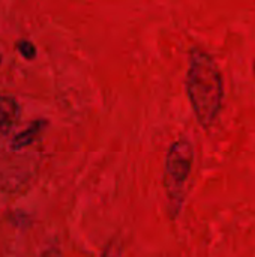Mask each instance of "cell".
<instances>
[{
	"mask_svg": "<svg viewBox=\"0 0 255 257\" xmlns=\"http://www.w3.org/2000/svg\"><path fill=\"white\" fill-rule=\"evenodd\" d=\"M186 93L198 123L209 130L222 108L224 81L213 57L200 47L189 51Z\"/></svg>",
	"mask_w": 255,
	"mask_h": 257,
	"instance_id": "cell-1",
	"label": "cell"
},
{
	"mask_svg": "<svg viewBox=\"0 0 255 257\" xmlns=\"http://www.w3.org/2000/svg\"><path fill=\"white\" fill-rule=\"evenodd\" d=\"M0 65H2V56H0Z\"/></svg>",
	"mask_w": 255,
	"mask_h": 257,
	"instance_id": "cell-8",
	"label": "cell"
},
{
	"mask_svg": "<svg viewBox=\"0 0 255 257\" xmlns=\"http://www.w3.org/2000/svg\"><path fill=\"white\" fill-rule=\"evenodd\" d=\"M20 116V105L15 98L0 95V134L6 136L15 126Z\"/></svg>",
	"mask_w": 255,
	"mask_h": 257,
	"instance_id": "cell-3",
	"label": "cell"
},
{
	"mask_svg": "<svg viewBox=\"0 0 255 257\" xmlns=\"http://www.w3.org/2000/svg\"><path fill=\"white\" fill-rule=\"evenodd\" d=\"M192 163H194V148L191 142H188L186 139H180L170 146L165 158L164 187L168 196L173 217L177 215L183 203L185 184L191 175Z\"/></svg>",
	"mask_w": 255,
	"mask_h": 257,
	"instance_id": "cell-2",
	"label": "cell"
},
{
	"mask_svg": "<svg viewBox=\"0 0 255 257\" xmlns=\"http://www.w3.org/2000/svg\"><path fill=\"white\" fill-rule=\"evenodd\" d=\"M48 125L47 120L44 119H39V120H35L32 122L24 131H21L20 134H17L12 142H11V148L14 151H21L27 146H30L32 143H35L38 140V137L42 134V131L45 130V126Z\"/></svg>",
	"mask_w": 255,
	"mask_h": 257,
	"instance_id": "cell-4",
	"label": "cell"
},
{
	"mask_svg": "<svg viewBox=\"0 0 255 257\" xmlns=\"http://www.w3.org/2000/svg\"><path fill=\"white\" fill-rule=\"evenodd\" d=\"M17 50H18L20 54H21L24 59H27V60H33V59L36 57V48H35V45H33L30 41H27V39L18 41V42H17Z\"/></svg>",
	"mask_w": 255,
	"mask_h": 257,
	"instance_id": "cell-5",
	"label": "cell"
},
{
	"mask_svg": "<svg viewBox=\"0 0 255 257\" xmlns=\"http://www.w3.org/2000/svg\"><path fill=\"white\" fill-rule=\"evenodd\" d=\"M122 253H123L122 244L117 242L116 239H113V241L105 247V250L102 251V256L101 257H122Z\"/></svg>",
	"mask_w": 255,
	"mask_h": 257,
	"instance_id": "cell-6",
	"label": "cell"
},
{
	"mask_svg": "<svg viewBox=\"0 0 255 257\" xmlns=\"http://www.w3.org/2000/svg\"><path fill=\"white\" fill-rule=\"evenodd\" d=\"M254 75H255V60H254Z\"/></svg>",
	"mask_w": 255,
	"mask_h": 257,
	"instance_id": "cell-7",
	"label": "cell"
}]
</instances>
